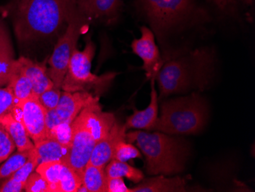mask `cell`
I'll use <instances>...</instances> for the list:
<instances>
[{
	"instance_id": "6da1fadb",
	"label": "cell",
	"mask_w": 255,
	"mask_h": 192,
	"mask_svg": "<svg viewBox=\"0 0 255 192\" xmlns=\"http://www.w3.org/2000/svg\"><path fill=\"white\" fill-rule=\"evenodd\" d=\"M77 8V0H8L2 9L12 20L18 41L28 44L57 35Z\"/></svg>"
},
{
	"instance_id": "7a4b0ae2",
	"label": "cell",
	"mask_w": 255,
	"mask_h": 192,
	"mask_svg": "<svg viewBox=\"0 0 255 192\" xmlns=\"http://www.w3.org/2000/svg\"><path fill=\"white\" fill-rule=\"evenodd\" d=\"M213 56L207 48H200L164 61L155 77L158 100L174 94L203 90L211 78Z\"/></svg>"
},
{
	"instance_id": "3957f363",
	"label": "cell",
	"mask_w": 255,
	"mask_h": 192,
	"mask_svg": "<svg viewBox=\"0 0 255 192\" xmlns=\"http://www.w3.org/2000/svg\"><path fill=\"white\" fill-rule=\"evenodd\" d=\"M126 141L135 143L145 157L149 176H173L181 173L190 156L188 143L183 138L161 132L135 130L126 133Z\"/></svg>"
},
{
	"instance_id": "277c9868",
	"label": "cell",
	"mask_w": 255,
	"mask_h": 192,
	"mask_svg": "<svg viewBox=\"0 0 255 192\" xmlns=\"http://www.w3.org/2000/svg\"><path fill=\"white\" fill-rule=\"evenodd\" d=\"M116 121L113 114L103 111L99 101L83 109L71 123V147L64 164L82 178L94 147L108 134Z\"/></svg>"
},
{
	"instance_id": "5b68a950",
	"label": "cell",
	"mask_w": 255,
	"mask_h": 192,
	"mask_svg": "<svg viewBox=\"0 0 255 192\" xmlns=\"http://www.w3.org/2000/svg\"><path fill=\"white\" fill-rule=\"evenodd\" d=\"M208 107L197 92L164 100L153 130L173 136L196 134L207 123Z\"/></svg>"
},
{
	"instance_id": "8992f818",
	"label": "cell",
	"mask_w": 255,
	"mask_h": 192,
	"mask_svg": "<svg viewBox=\"0 0 255 192\" xmlns=\"http://www.w3.org/2000/svg\"><path fill=\"white\" fill-rule=\"evenodd\" d=\"M96 47L88 38L83 51L75 48L71 55L61 90L67 92H84L100 94L110 87L117 76L110 72L98 76L91 72L92 61L95 55Z\"/></svg>"
},
{
	"instance_id": "52a82bcc",
	"label": "cell",
	"mask_w": 255,
	"mask_h": 192,
	"mask_svg": "<svg viewBox=\"0 0 255 192\" xmlns=\"http://www.w3.org/2000/svg\"><path fill=\"white\" fill-rule=\"evenodd\" d=\"M90 20L77 8L69 20L65 32L58 38L51 58L48 61V74L54 86L61 88L63 81L68 69L73 52L84 28L88 27Z\"/></svg>"
},
{
	"instance_id": "ba28073f",
	"label": "cell",
	"mask_w": 255,
	"mask_h": 192,
	"mask_svg": "<svg viewBox=\"0 0 255 192\" xmlns=\"http://www.w3.org/2000/svg\"><path fill=\"white\" fill-rule=\"evenodd\" d=\"M141 3L158 35L182 23L194 8L193 0H141Z\"/></svg>"
},
{
	"instance_id": "9c48e42d",
	"label": "cell",
	"mask_w": 255,
	"mask_h": 192,
	"mask_svg": "<svg viewBox=\"0 0 255 192\" xmlns=\"http://www.w3.org/2000/svg\"><path fill=\"white\" fill-rule=\"evenodd\" d=\"M97 101H99L98 96L91 93L84 91L71 93L62 90L57 107L47 112L46 124L48 131L60 123H72L83 109Z\"/></svg>"
},
{
	"instance_id": "30bf717a",
	"label": "cell",
	"mask_w": 255,
	"mask_h": 192,
	"mask_svg": "<svg viewBox=\"0 0 255 192\" xmlns=\"http://www.w3.org/2000/svg\"><path fill=\"white\" fill-rule=\"evenodd\" d=\"M47 112L38 99L32 97L17 101L11 114L21 122L34 144L47 138Z\"/></svg>"
},
{
	"instance_id": "8fae6325",
	"label": "cell",
	"mask_w": 255,
	"mask_h": 192,
	"mask_svg": "<svg viewBox=\"0 0 255 192\" xmlns=\"http://www.w3.org/2000/svg\"><path fill=\"white\" fill-rule=\"evenodd\" d=\"M141 33L140 38L133 40L131 48L133 52L142 60V69L145 71L147 78L155 80L164 60L160 56L153 31L147 27L142 26Z\"/></svg>"
},
{
	"instance_id": "7c38bea8",
	"label": "cell",
	"mask_w": 255,
	"mask_h": 192,
	"mask_svg": "<svg viewBox=\"0 0 255 192\" xmlns=\"http://www.w3.org/2000/svg\"><path fill=\"white\" fill-rule=\"evenodd\" d=\"M126 129L125 124L115 122L111 130L106 137L100 140L94 147L88 163L96 166L105 168L113 160L117 145L126 141Z\"/></svg>"
},
{
	"instance_id": "4fadbf2b",
	"label": "cell",
	"mask_w": 255,
	"mask_h": 192,
	"mask_svg": "<svg viewBox=\"0 0 255 192\" xmlns=\"http://www.w3.org/2000/svg\"><path fill=\"white\" fill-rule=\"evenodd\" d=\"M79 12L90 21L103 20L111 22L118 16L123 6L122 0H77Z\"/></svg>"
},
{
	"instance_id": "5bb4252c",
	"label": "cell",
	"mask_w": 255,
	"mask_h": 192,
	"mask_svg": "<svg viewBox=\"0 0 255 192\" xmlns=\"http://www.w3.org/2000/svg\"><path fill=\"white\" fill-rule=\"evenodd\" d=\"M158 95L155 88V80H151L150 101L144 110H138L133 107V114L126 119L125 126L127 130H147L154 129L159 114Z\"/></svg>"
},
{
	"instance_id": "9a60e30c",
	"label": "cell",
	"mask_w": 255,
	"mask_h": 192,
	"mask_svg": "<svg viewBox=\"0 0 255 192\" xmlns=\"http://www.w3.org/2000/svg\"><path fill=\"white\" fill-rule=\"evenodd\" d=\"M17 61L32 84L34 97L38 98L40 94L54 85L48 74L45 62L34 61L25 57H21Z\"/></svg>"
},
{
	"instance_id": "2e32d148",
	"label": "cell",
	"mask_w": 255,
	"mask_h": 192,
	"mask_svg": "<svg viewBox=\"0 0 255 192\" xmlns=\"http://www.w3.org/2000/svg\"><path fill=\"white\" fill-rule=\"evenodd\" d=\"M187 192V183L179 176L167 178L157 175L150 179H143L131 192Z\"/></svg>"
},
{
	"instance_id": "e0dca14e",
	"label": "cell",
	"mask_w": 255,
	"mask_h": 192,
	"mask_svg": "<svg viewBox=\"0 0 255 192\" xmlns=\"http://www.w3.org/2000/svg\"><path fill=\"white\" fill-rule=\"evenodd\" d=\"M15 61L13 47L8 29L0 18V87L8 84Z\"/></svg>"
},
{
	"instance_id": "ac0fdd59",
	"label": "cell",
	"mask_w": 255,
	"mask_h": 192,
	"mask_svg": "<svg viewBox=\"0 0 255 192\" xmlns=\"http://www.w3.org/2000/svg\"><path fill=\"white\" fill-rule=\"evenodd\" d=\"M0 124L12 139L18 151H25L34 148V143L31 141L22 123L11 113L0 117Z\"/></svg>"
},
{
	"instance_id": "d6986e66",
	"label": "cell",
	"mask_w": 255,
	"mask_h": 192,
	"mask_svg": "<svg viewBox=\"0 0 255 192\" xmlns=\"http://www.w3.org/2000/svg\"><path fill=\"white\" fill-rule=\"evenodd\" d=\"M6 86L11 90L16 102L34 97L32 84L25 73L23 72L17 60L12 66L9 81Z\"/></svg>"
},
{
	"instance_id": "ffe728a7",
	"label": "cell",
	"mask_w": 255,
	"mask_h": 192,
	"mask_svg": "<svg viewBox=\"0 0 255 192\" xmlns=\"http://www.w3.org/2000/svg\"><path fill=\"white\" fill-rule=\"evenodd\" d=\"M34 145L39 164L49 161H61L64 164L65 163L70 149L67 146L49 138L44 139Z\"/></svg>"
},
{
	"instance_id": "44dd1931",
	"label": "cell",
	"mask_w": 255,
	"mask_h": 192,
	"mask_svg": "<svg viewBox=\"0 0 255 192\" xmlns=\"http://www.w3.org/2000/svg\"><path fill=\"white\" fill-rule=\"evenodd\" d=\"M107 176L103 167L87 163L82 174V185L88 192H107Z\"/></svg>"
},
{
	"instance_id": "7402d4cb",
	"label": "cell",
	"mask_w": 255,
	"mask_h": 192,
	"mask_svg": "<svg viewBox=\"0 0 255 192\" xmlns=\"http://www.w3.org/2000/svg\"><path fill=\"white\" fill-rule=\"evenodd\" d=\"M107 178H126L133 183L138 184L144 179V173L124 162L113 160L107 164L105 169Z\"/></svg>"
},
{
	"instance_id": "603a6c76",
	"label": "cell",
	"mask_w": 255,
	"mask_h": 192,
	"mask_svg": "<svg viewBox=\"0 0 255 192\" xmlns=\"http://www.w3.org/2000/svg\"><path fill=\"white\" fill-rule=\"evenodd\" d=\"M64 163L61 161H49L40 163L35 171L48 183L51 192H58V183Z\"/></svg>"
},
{
	"instance_id": "cb8c5ba5",
	"label": "cell",
	"mask_w": 255,
	"mask_h": 192,
	"mask_svg": "<svg viewBox=\"0 0 255 192\" xmlns=\"http://www.w3.org/2000/svg\"><path fill=\"white\" fill-rule=\"evenodd\" d=\"M31 150L18 151V153L11 155L5 160L4 164L0 166V182L12 176L23 165L25 164V162L29 157Z\"/></svg>"
},
{
	"instance_id": "d4e9b609",
	"label": "cell",
	"mask_w": 255,
	"mask_h": 192,
	"mask_svg": "<svg viewBox=\"0 0 255 192\" xmlns=\"http://www.w3.org/2000/svg\"><path fill=\"white\" fill-rule=\"evenodd\" d=\"M82 185V178L74 169L67 165H63L58 183V192H77Z\"/></svg>"
},
{
	"instance_id": "484cf974",
	"label": "cell",
	"mask_w": 255,
	"mask_h": 192,
	"mask_svg": "<svg viewBox=\"0 0 255 192\" xmlns=\"http://www.w3.org/2000/svg\"><path fill=\"white\" fill-rule=\"evenodd\" d=\"M134 159H142V154L132 143L123 141L117 145L113 154V160L127 163L128 161Z\"/></svg>"
},
{
	"instance_id": "4316f807",
	"label": "cell",
	"mask_w": 255,
	"mask_h": 192,
	"mask_svg": "<svg viewBox=\"0 0 255 192\" xmlns=\"http://www.w3.org/2000/svg\"><path fill=\"white\" fill-rule=\"evenodd\" d=\"M39 165V160H38V155H37L36 150L34 148L31 149V153L25 164L23 165L18 171L15 172L12 176L10 177L15 179V180L24 183L25 185L27 179L29 177L30 175L34 172Z\"/></svg>"
},
{
	"instance_id": "83f0119b",
	"label": "cell",
	"mask_w": 255,
	"mask_h": 192,
	"mask_svg": "<svg viewBox=\"0 0 255 192\" xmlns=\"http://www.w3.org/2000/svg\"><path fill=\"white\" fill-rule=\"evenodd\" d=\"M47 138L56 140L61 144L67 147H71L72 130L71 123H63L53 127L48 131Z\"/></svg>"
},
{
	"instance_id": "f1b7e54d",
	"label": "cell",
	"mask_w": 255,
	"mask_h": 192,
	"mask_svg": "<svg viewBox=\"0 0 255 192\" xmlns=\"http://www.w3.org/2000/svg\"><path fill=\"white\" fill-rule=\"evenodd\" d=\"M61 88L53 86L51 88L45 90L38 96V99L41 105L47 111L53 110L57 107L61 98Z\"/></svg>"
},
{
	"instance_id": "f546056e",
	"label": "cell",
	"mask_w": 255,
	"mask_h": 192,
	"mask_svg": "<svg viewBox=\"0 0 255 192\" xmlns=\"http://www.w3.org/2000/svg\"><path fill=\"white\" fill-rule=\"evenodd\" d=\"M16 148L13 140L0 124V163H3Z\"/></svg>"
},
{
	"instance_id": "4dcf8cb0",
	"label": "cell",
	"mask_w": 255,
	"mask_h": 192,
	"mask_svg": "<svg viewBox=\"0 0 255 192\" xmlns=\"http://www.w3.org/2000/svg\"><path fill=\"white\" fill-rule=\"evenodd\" d=\"M24 190L26 192H51L48 183L36 171L33 172L27 179Z\"/></svg>"
},
{
	"instance_id": "1f68e13d",
	"label": "cell",
	"mask_w": 255,
	"mask_h": 192,
	"mask_svg": "<svg viewBox=\"0 0 255 192\" xmlns=\"http://www.w3.org/2000/svg\"><path fill=\"white\" fill-rule=\"evenodd\" d=\"M15 104L16 100L9 87H0V117L11 113Z\"/></svg>"
},
{
	"instance_id": "d6a6232c",
	"label": "cell",
	"mask_w": 255,
	"mask_h": 192,
	"mask_svg": "<svg viewBox=\"0 0 255 192\" xmlns=\"http://www.w3.org/2000/svg\"><path fill=\"white\" fill-rule=\"evenodd\" d=\"M107 192H131L125 184L123 178H107Z\"/></svg>"
},
{
	"instance_id": "836d02e7",
	"label": "cell",
	"mask_w": 255,
	"mask_h": 192,
	"mask_svg": "<svg viewBox=\"0 0 255 192\" xmlns=\"http://www.w3.org/2000/svg\"><path fill=\"white\" fill-rule=\"evenodd\" d=\"M25 189V184L9 177L0 184V192H21Z\"/></svg>"
},
{
	"instance_id": "e575fe53",
	"label": "cell",
	"mask_w": 255,
	"mask_h": 192,
	"mask_svg": "<svg viewBox=\"0 0 255 192\" xmlns=\"http://www.w3.org/2000/svg\"><path fill=\"white\" fill-rule=\"evenodd\" d=\"M213 2L218 8L222 10H226L229 7L232 6L236 2V0H210Z\"/></svg>"
},
{
	"instance_id": "d590c367",
	"label": "cell",
	"mask_w": 255,
	"mask_h": 192,
	"mask_svg": "<svg viewBox=\"0 0 255 192\" xmlns=\"http://www.w3.org/2000/svg\"><path fill=\"white\" fill-rule=\"evenodd\" d=\"M242 1L246 2V4H248V5H252V0H242Z\"/></svg>"
}]
</instances>
